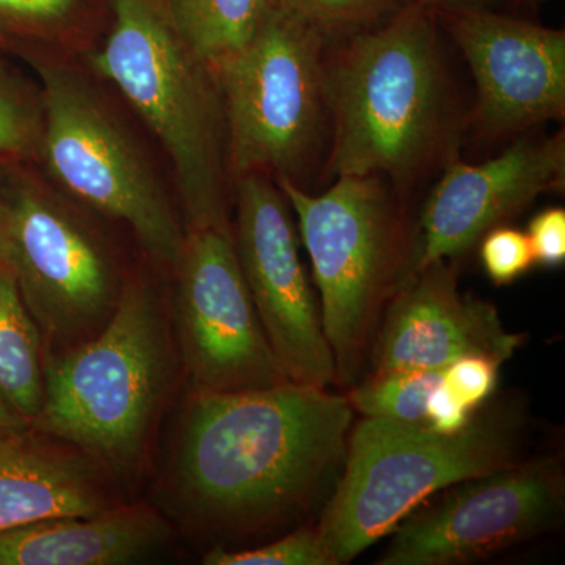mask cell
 <instances>
[{
	"label": "cell",
	"mask_w": 565,
	"mask_h": 565,
	"mask_svg": "<svg viewBox=\"0 0 565 565\" xmlns=\"http://www.w3.org/2000/svg\"><path fill=\"white\" fill-rule=\"evenodd\" d=\"M353 415L345 394L294 382L193 393L173 459L182 508L236 537L305 525L340 481Z\"/></svg>",
	"instance_id": "cell-1"
},
{
	"label": "cell",
	"mask_w": 565,
	"mask_h": 565,
	"mask_svg": "<svg viewBox=\"0 0 565 565\" xmlns=\"http://www.w3.org/2000/svg\"><path fill=\"white\" fill-rule=\"evenodd\" d=\"M435 20L434 11L401 6L327 51L334 178L375 174L405 188L444 148L448 99Z\"/></svg>",
	"instance_id": "cell-2"
},
{
	"label": "cell",
	"mask_w": 565,
	"mask_h": 565,
	"mask_svg": "<svg viewBox=\"0 0 565 565\" xmlns=\"http://www.w3.org/2000/svg\"><path fill=\"white\" fill-rule=\"evenodd\" d=\"M110 31L92 58L158 137L172 161L191 230L233 233L221 93L167 0H109Z\"/></svg>",
	"instance_id": "cell-3"
},
{
	"label": "cell",
	"mask_w": 565,
	"mask_h": 565,
	"mask_svg": "<svg viewBox=\"0 0 565 565\" xmlns=\"http://www.w3.org/2000/svg\"><path fill=\"white\" fill-rule=\"evenodd\" d=\"M525 426L512 405L478 411L456 434L363 416L316 523L338 565L352 563L440 490L522 459Z\"/></svg>",
	"instance_id": "cell-4"
},
{
	"label": "cell",
	"mask_w": 565,
	"mask_h": 565,
	"mask_svg": "<svg viewBox=\"0 0 565 565\" xmlns=\"http://www.w3.org/2000/svg\"><path fill=\"white\" fill-rule=\"evenodd\" d=\"M275 181L310 256L337 385L351 388L364 375L386 303L414 267V234L385 178L337 177L322 193Z\"/></svg>",
	"instance_id": "cell-5"
},
{
	"label": "cell",
	"mask_w": 565,
	"mask_h": 565,
	"mask_svg": "<svg viewBox=\"0 0 565 565\" xmlns=\"http://www.w3.org/2000/svg\"><path fill=\"white\" fill-rule=\"evenodd\" d=\"M169 375L166 323L150 286L128 282L102 332L44 370L41 429L111 467L139 460Z\"/></svg>",
	"instance_id": "cell-6"
},
{
	"label": "cell",
	"mask_w": 565,
	"mask_h": 565,
	"mask_svg": "<svg viewBox=\"0 0 565 565\" xmlns=\"http://www.w3.org/2000/svg\"><path fill=\"white\" fill-rule=\"evenodd\" d=\"M329 40L275 2L250 43L212 70L223 109L230 180L300 177L321 152L330 126Z\"/></svg>",
	"instance_id": "cell-7"
},
{
	"label": "cell",
	"mask_w": 565,
	"mask_h": 565,
	"mask_svg": "<svg viewBox=\"0 0 565 565\" xmlns=\"http://www.w3.org/2000/svg\"><path fill=\"white\" fill-rule=\"evenodd\" d=\"M40 147L70 195L131 226L145 252L177 267L185 234L150 166L90 84L70 66L43 63Z\"/></svg>",
	"instance_id": "cell-8"
},
{
	"label": "cell",
	"mask_w": 565,
	"mask_h": 565,
	"mask_svg": "<svg viewBox=\"0 0 565 565\" xmlns=\"http://www.w3.org/2000/svg\"><path fill=\"white\" fill-rule=\"evenodd\" d=\"M565 471L559 456L520 459L463 479L405 516L377 565H463L559 530Z\"/></svg>",
	"instance_id": "cell-9"
},
{
	"label": "cell",
	"mask_w": 565,
	"mask_h": 565,
	"mask_svg": "<svg viewBox=\"0 0 565 565\" xmlns=\"http://www.w3.org/2000/svg\"><path fill=\"white\" fill-rule=\"evenodd\" d=\"M233 185L237 262L278 362L294 384L337 385L318 297L300 258L288 199L267 174H245Z\"/></svg>",
	"instance_id": "cell-10"
},
{
	"label": "cell",
	"mask_w": 565,
	"mask_h": 565,
	"mask_svg": "<svg viewBox=\"0 0 565 565\" xmlns=\"http://www.w3.org/2000/svg\"><path fill=\"white\" fill-rule=\"evenodd\" d=\"M177 267L182 356L195 392H250L291 382L256 313L233 233L191 230Z\"/></svg>",
	"instance_id": "cell-11"
},
{
	"label": "cell",
	"mask_w": 565,
	"mask_h": 565,
	"mask_svg": "<svg viewBox=\"0 0 565 565\" xmlns=\"http://www.w3.org/2000/svg\"><path fill=\"white\" fill-rule=\"evenodd\" d=\"M2 266L51 340H76L107 321L118 296L92 234L52 193L24 182L7 200Z\"/></svg>",
	"instance_id": "cell-12"
},
{
	"label": "cell",
	"mask_w": 565,
	"mask_h": 565,
	"mask_svg": "<svg viewBox=\"0 0 565 565\" xmlns=\"http://www.w3.org/2000/svg\"><path fill=\"white\" fill-rule=\"evenodd\" d=\"M444 18L476 82L475 120L490 137L565 117V32L471 7Z\"/></svg>",
	"instance_id": "cell-13"
},
{
	"label": "cell",
	"mask_w": 565,
	"mask_h": 565,
	"mask_svg": "<svg viewBox=\"0 0 565 565\" xmlns=\"http://www.w3.org/2000/svg\"><path fill=\"white\" fill-rule=\"evenodd\" d=\"M564 185V131L516 140L482 163L452 159L424 206L411 273L455 262L494 226L514 218L537 196L563 192Z\"/></svg>",
	"instance_id": "cell-14"
},
{
	"label": "cell",
	"mask_w": 565,
	"mask_h": 565,
	"mask_svg": "<svg viewBox=\"0 0 565 565\" xmlns=\"http://www.w3.org/2000/svg\"><path fill=\"white\" fill-rule=\"evenodd\" d=\"M522 344L494 305L460 291L452 262H435L408 274L386 303L367 366L444 371L465 355L505 363Z\"/></svg>",
	"instance_id": "cell-15"
},
{
	"label": "cell",
	"mask_w": 565,
	"mask_h": 565,
	"mask_svg": "<svg viewBox=\"0 0 565 565\" xmlns=\"http://www.w3.org/2000/svg\"><path fill=\"white\" fill-rule=\"evenodd\" d=\"M169 526L150 508L104 509L0 533V565H121L151 556Z\"/></svg>",
	"instance_id": "cell-16"
},
{
	"label": "cell",
	"mask_w": 565,
	"mask_h": 565,
	"mask_svg": "<svg viewBox=\"0 0 565 565\" xmlns=\"http://www.w3.org/2000/svg\"><path fill=\"white\" fill-rule=\"evenodd\" d=\"M106 509L90 465L77 456L0 435V533Z\"/></svg>",
	"instance_id": "cell-17"
},
{
	"label": "cell",
	"mask_w": 565,
	"mask_h": 565,
	"mask_svg": "<svg viewBox=\"0 0 565 565\" xmlns=\"http://www.w3.org/2000/svg\"><path fill=\"white\" fill-rule=\"evenodd\" d=\"M43 396L40 329L13 275L0 266V399L25 422H35Z\"/></svg>",
	"instance_id": "cell-18"
},
{
	"label": "cell",
	"mask_w": 565,
	"mask_h": 565,
	"mask_svg": "<svg viewBox=\"0 0 565 565\" xmlns=\"http://www.w3.org/2000/svg\"><path fill=\"white\" fill-rule=\"evenodd\" d=\"M182 39L211 71L244 50L274 0H167Z\"/></svg>",
	"instance_id": "cell-19"
},
{
	"label": "cell",
	"mask_w": 565,
	"mask_h": 565,
	"mask_svg": "<svg viewBox=\"0 0 565 565\" xmlns=\"http://www.w3.org/2000/svg\"><path fill=\"white\" fill-rule=\"evenodd\" d=\"M440 379L441 371H367L345 397L364 418L426 426L427 397Z\"/></svg>",
	"instance_id": "cell-20"
},
{
	"label": "cell",
	"mask_w": 565,
	"mask_h": 565,
	"mask_svg": "<svg viewBox=\"0 0 565 565\" xmlns=\"http://www.w3.org/2000/svg\"><path fill=\"white\" fill-rule=\"evenodd\" d=\"M88 0H0V25L51 44L79 35Z\"/></svg>",
	"instance_id": "cell-21"
},
{
	"label": "cell",
	"mask_w": 565,
	"mask_h": 565,
	"mask_svg": "<svg viewBox=\"0 0 565 565\" xmlns=\"http://www.w3.org/2000/svg\"><path fill=\"white\" fill-rule=\"evenodd\" d=\"M206 565H338L316 523L294 527L269 544L247 550L215 546L203 557Z\"/></svg>",
	"instance_id": "cell-22"
},
{
	"label": "cell",
	"mask_w": 565,
	"mask_h": 565,
	"mask_svg": "<svg viewBox=\"0 0 565 565\" xmlns=\"http://www.w3.org/2000/svg\"><path fill=\"white\" fill-rule=\"evenodd\" d=\"M313 24L337 43L381 24L399 9L396 0H275Z\"/></svg>",
	"instance_id": "cell-23"
},
{
	"label": "cell",
	"mask_w": 565,
	"mask_h": 565,
	"mask_svg": "<svg viewBox=\"0 0 565 565\" xmlns=\"http://www.w3.org/2000/svg\"><path fill=\"white\" fill-rule=\"evenodd\" d=\"M478 244L482 267L494 285H511L535 264L530 239L522 230L494 226Z\"/></svg>",
	"instance_id": "cell-24"
},
{
	"label": "cell",
	"mask_w": 565,
	"mask_h": 565,
	"mask_svg": "<svg viewBox=\"0 0 565 565\" xmlns=\"http://www.w3.org/2000/svg\"><path fill=\"white\" fill-rule=\"evenodd\" d=\"M501 364L492 356H460L441 371V382L460 403L478 412L497 390Z\"/></svg>",
	"instance_id": "cell-25"
},
{
	"label": "cell",
	"mask_w": 565,
	"mask_h": 565,
	"mask_svg": "<svg viewBox=\"0 0 565 565\" xmlns=\"http://www.w3.org/2000/svg\"><path fill=\"white\" fill-rule=\"evenodd\" d=\"M527 239L534 263L546 269H556L565 263V211L546 207L535 214L527 225Z\"/></svg>",
	"instance_id": "cell-26"
},
{
	"label": "cell",
	"mask_w": 565,
	"mask_h": 565,
	"mask_svg": "<svg viewBox=\"0 0 565 565\" xmlns=\"http://www.w3.org/2000/svg\"><path fill=\"white\" fill-rule=\"evenodd\" d=\"M41 125L20 102L0 90V156L22 154L40 141Z\"/></svg>",
	"instance_id": "cell-27"
},
{
	"label": "cell",
	"mask_w": 565,
	"mask_h": 565,
	"mask_svg": "<svg viewBox=\"0 0 565 565\" xmlns=\"http://www.w3.org/2000/svg\"><path fill=\"white\" fill-rule=\"evenodd\" d=\"M476 414L478 412L468 408L457 399L455 394L449 392L441 379L427 397L426 426L435 433H459L471 423Z\"/></svg>",
	"instance_id": "cell-28"
},
{
	"label": "cell",
	"mask_w": 565,
	"mask_h": 565,
	"mask_svg": "<svg viewBox=\"0 0 565 565\" xmlns=\"http://www.w3.org/2000/svg\"><path fill=\"white\" fill-rule=\"evenodd\" d=\"M399 6H416L440 14L446 11L484 7L489 0H396Z\"/></svg>",
	"instance_id": "cell-29"
},
{
	"label": "cell",
	"mask_w": 565,
	"mask_h": 565,
	"mask_svg": "<svg viewBox=\"0 0 565 565\" xmlns=\"http://www.w3.org/2000/svg\"><path fill=\"white\" fill-rule=\"evenodd\" d=\"M24 427L25 419L0 399V435H18Z\"/></svg>",
	"instance_id": "cell-30"
},
{
	"label": "cell",
	"mask_w": 565,
	"mask_h": 565,
	"mask_svg": "<svg viewBox=\"0 0 565 565\" xmlns=\"http://www.w3.org/2000/svg\"><path fill=\"white\" fill-rule=\"evenodd\" d=\"M6 200L0 195V266H2L3 232H6Z\"/></svg>",
	"instance_id": "cell-31"
},
{
	"label": "cell",
	"mask_w": 565,
	"mask_h": 565,
	"mask_svg": "<svg viewBox=\"0 0 565 565\" xmlns=\"http://www.w3.org/2000/svg\"><path fill=\"white\" fill-rule=\"evenodd\" d=\"M523 3H530V6H537V3L550 2V0H520Z\"/></svg>",
	"instance_id": "cell-32"
},
{
	"label": "cell",
	"mask_w": 565,
	"mask_h": 565,
	"mask_svg": "<svg viewBox=\"0 0 565 565\" xmlns=\"http://www.w3.org/2000/svg\"><path fill=\"white\" fill-rule=\"evenodd\" d=\"M0 70H2V65H0Z\"/></svg>",
	"instance_id": "cell-33"
}]
</instances>
